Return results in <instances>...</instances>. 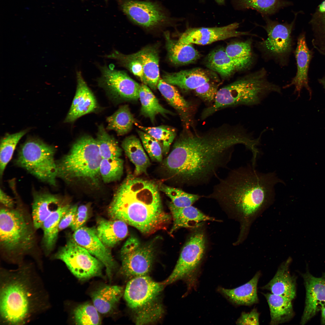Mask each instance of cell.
<instances>
[{"label": "cell", "instance_id": "obj_1", "mask_svg": "<svg viewBox=\"0 0 325 325\" xmlns=\"http://www.w3.org/2000/svg\"><path fill=\"white\" fill-rule=\"evenodd\" d=\"M252 142L251 135L240 125L225 124L204 132L184 128L163 166L178 184L204 185L228 166L235 146L247 148Z\"/></svg>", "mask_w": 325, "mask_h": 325}, {"label": "cell", "instance_id": "obj_2", "mask_svg": "<svg viewBox=\"0 0 325 325\" xmlns=\"http://www.w3.org/2000/svg\"><path fill=\"white\" fill-rule=\"evenodd\" d=\"M254 166L231 169L203 196L215 200L230 217L240 222V240H244L253 220L273 199L275 186L281 182L275 173H260Z\"/></svg>", "mask_w": 325, "mask_h": 325}, {"label": "cell", "instance_id": "obj_3", "mask_svg": "<svg viewBox=\"0 0 325 325\" xmlns=\"http://www.w3.org/2000/svg\"><path fill=\"white\" fill-rule=\"evenodd\" d=\"M17 266L0 268V325L28 324L51 307L38 268L24 262Z\"/></svg>", "mask_w": 325, "mask_h": 325}, {"label": "cell", "instance_id": "obj_4", "mask_svg": "<svg viewBox=\"0 0 325 325\" xmlns=\"http://www.w3.org/2000/svg\"><path fill=\"white\" fill-rule=\"evenodd\" d=\"M159 190L154 181L129 174L114 194L108 215L145 234L165 229L170 217L163 209Z\"/></svg>", "mask_w": 325, "mask_h": 325}, {"label": "cell", "instance_id": "obj_5", "mask_svg": "<svg viewBox=\"0 0 325 325\" xmlns=\"http://www.w3.org/2000/svg\"><path fill=\"white\" fill-rule=\"evenodd\" d=\"M29 217L19 207L1 208L0 248L2 258L9 263L18 265L27 255L35 259L32 250L36 244V229Z\"/></svg>", "mask_w": 325, "mask_h": 325}, {"label": "cell", "instance_id": "obj_6", "mask_svg": "<svg viewBox=\"0 0 325 325\" xmlns=\"http://www.w3.org/2000/svg\"><path fill=\"white\" fill-rule=\"evenodd\" d=\"M272 92L280 93L281 89L268 81L265 70L262 68L218 90L214 103L204 109L201 118L205 119L228 107L258 104Z\"/></svg>", "mask_w": 325, "mask_h": 325}, {"label": "cell", "instance_id": "obj_7", "mask_svg": "<svg viewBox=\"0 0 325 325\" xmlns=\"http://www.w3.org/2000/svg\"><path fill=\"white\" fill-rule=\"evenodd\" d=\"M102 159L96 139L84 136L56 162L57 177L68 182H83L97 187L101 179L99 167Z\"/></svg>", "mask_w": 325, "mask_h": 325}, {"label": "cell", "instance_id": "obj_8", "mask_svg": "<svg viewBox=\"0 0 325 325\" xmlns=\"http://www.w3.org/2000/svg\"><path fill=\"white\" fill-rule=\"evenodd\" d=\"M164 285L147 275L133 278L128 282L124 298L134 313L137 324L154 323L161 317L164 309L159 297Z\"/></svg>", "mask_w": 325, "mask_h": 325}, {"label": "cell", "instance_id": "obj_9", "mask_svg": "<svg viewBox=\"0 0 325 325\" xmlns=\"http://www.w3.org/2000/svg\"><path fill=\"white\" fill-rule=\"evenodd\" d=\"M55 149L40 139H29L20 147L16 163L40 180L55 186L57 177Z\"/></svg>", "mask_w": 325, "mask_h": 325}, {"label": "cell", "instance_id": "obj_10", "mask_svg": "<svg viewBox=\"0 0 325 325\" xmlns=\"http://www.w3.org/2000/svg\"><path fill=\"white\" fill-rule=\"evenodd\" d=\"M64 262L72 274L85 280L101 275L103 263L73 238L51 257Z\"/></svg>", "mask_w": 325, "mask_h": 325}, {"label": "cell", "instance_id": "obj_11", "mask_svg": "<svg viewBox=\"0 0 325 325\" xmlns=\"http://www.w3.org/2000/svg\"><path fill=\"white\" fill-rule=\"evenodd\" d=\"M198 226L190 234L186 241L172 273L163 282L164 285L187 278L197 270L204 255L206 246L204 232Z\"/></svg>", "mask_w": 325, "mask_h": 325}, {"label": "cell", "instance_id": "obj_12", "mask_svg": "<svg viewBox=\"0 0 325 325\" xmlns=\"http://www.w3.org/2000/svg\"><path fill=\"white\" fill-rule=\"evenodd\" d=\"M121 272L127 277L146 275L151 270L154 258V247L152 244L141 245L134 237L129 238L121 251Z\"/></svg>", "mask_w": 325, "mask_h": 325}, {"label": "cell", "instance_id": "obj_13", "mask_svg": "<svg viewBox=\"0 0 325 325\" xmlns=\"http://www.w3.org/2000/svg\"><path fill=\"white\" fill-rule=\"evenodd\" d=\"M266 23L260 26L266 31L267 38L259 43L261 49L269 56L283 63L292 48V32L295 18L290 23H280L268 16H263Z\"/></svg>", "mask_w": 325, "mask_h": 325}, {"label": "cell", "instance_id": "obj_14", "mask_svg": "<svg viewBox=\"0 0 325 325\" xmlns=\"http://www.w3.org/2000/svg\"><path fill=\"white\" fill-rule=\"evenodd\" d=\"M121 10L135 23L146 28L164 25L174 19L159 3L149 1L119 0Z\"/></svg>", "mask_w": 325, "mask_h": 325}, {"label": "cell", "instance_id": "obj_15", "mask_svg": "<svg viewBox=\"0 0 325 325\" xmlns=\"http://www.w3.org/2000/svg\"><path fill=\"white\" fill-rule=\"evenodd\" d=\"M99 85L113 99L120 101H136L139 99L141 85L125 72L104 65L100 67Z\"/></svg>", "mask_w": 325, "mask_h": 325}, {"label": "cell", "instance_id": "obj_16", "mask_svg": "<svg viewBox=\"0 0 325 325\" xmlns=\"http://www.w3.org/2000/svg\"><path fill=\"white\" fill-rule=\"evenodd\" d=\"M239 27V24L235 22L220 27L190 28L181 34L178 41L182 44L205 45L232 37L256 36L249 32L238 31Z\"/></svg>", "mask_w": 325, "mask_h": 325}, {"label": "cell", "instance_id": "obj_17", "mask_svg": "<svg viewBox=\"0 0 325 325\" xmlns=\"http://www.w3.org/2000/svg\"><path fill=\"white\" fill-rule=\"evenodd\" d=\"M73 240L100 261L105 266L108 277L111 279L116 265L110 251L98 237L96 229L82 226L74 231Z\"/></svg>", "mask_w": 325, "mask_h": 325}, {"label": "cell", "instance_id": "obj_18", "mask_svg": "<svg viewBox=\"0 0 325 325\" xmlns=\"http://www.w3.org/2000/svg\"><path fill=\"white\" fill-rule=\"evenodd\" d=\"M302 276L306 290L305 307L300 322L303 325L321 310L325 302V273L319 277L308 272Z\"/></svg>", "mask_w": 325, "mask_h": 325}, {"label": "cell", "instance_id": "obj_19", "mask_svg": "<svg viewBox=\"0 0 325 325\" xmlns=\"http://www.w3.org/2000/svg\"><path fill=\"white\" fill-rule=\"evenodd\" d=\"M76 94L65 122H73L81 116L94 112L97 108L96 98L80 71L76 72Z\"/></svg>", "mask_w": 325, "mask_h": 325}, {"label": "cell", "instance_id": "obj_20", "mask_svg": "<svg viewBox=\"0 0 325 325\" xmlns=\"http://www.w3.org/2000/svg\"><path fill=\"white\" fill-rule=\"evenodd\" d=\"M295 55L297 67L296 74L290 82L284 88L294 85V92H298L299 95L302 88L305 87L311 94V91L308 85V74L313 53L308 47L304 33L300 34L298 39Z\"/></svg>", "mask_w": 325, "mask_h": 325}, {"label": "cell", "instance_id": "obj_21", "mask_svg": "<svg viewBox=\"0 0 325 325\" xmlns=\"http://www.w3.org/2000/svg\"><path fill=\"white\" fill-rule=\"evenodd\" d=\"M291 261L289 258L282 262L272 279L261 288L293 300L296 296V277L290 272Z\"/></svg>", "mask_w": 325, "mask_h": 325}, {"label": "cell", "instance_id": "obj_22", "mask_svg": "<svg viewBox=\"0 0 325 325\" xmlns=\"http://www.w3.org/2000/svg\"><path fill=\"white\" fill-rule=\"evenodd\" d=\"M157 88L168 103L178 113L184 128L193 127V108L191 104L181 96L173 85L160 78Z\"/></svg>", "mask_w": 325, "mask_h": 325}, {"label": "cell", "instance_id": "obj_23", "mask_svg": "<svg viewBox=\"0 0 325 325\" xmlns=\"http://www.w3.org/2000/svg\"><path fill=\"white\" fill-rule=\"evenodd\" d=\"M32 218L36 230L41 228L44 221L63 203L57 195L45 191L33 193Z\"/></svg>", "mask_w": 325, "mask_h": 325}, {"label": "cell", "instance_id": "obj_24", "mask_svg": "<svg viewBox=\"0 0 325 325\" xmlns=\"http://www.w3.org/2000/svg\"><path fill=\"white\" fill-rule=\"evenodd\" d=\"M169 207L173 220L171 233L181 228L197 227L202 222L216 221L214 218L207 215L192 206L179 208L171 203Z\"/></svg>", "mask_w": 325, "mask_h": 325}, {"label": "cell", "instance_id": "obj_25", "mask_svg": "<svg viewBox=\"0 0 325 325\" xmlns=\"http://www.w3.org/2000/svg\"><path fill=\"white\" fill-rule=\"evenodd\" d=\"M162 79L168 83L187 91L194 90L210 80L207 74L198 68L166 73L163 75Z\"/></svg>", "mask_w": 325, "mask_h": 325}, {"label": "cell", "instance_id": "obj_26", "mask_svg": "<svg viewBox=\"0 0 325 325\" xmlns=\"http://www.w3.org/2000/svg\"><path fill=\"white\" fill-rule=\"evenodd\" d=\"M98 236L108 248L114 246L124 239L128 234L127 224L118 219H99L96 229Z\"/></svg>", "mask_w": 325, "mask_h": 325}, {"label": "cell", "instance_id": "obj_27", "mask_svg": "<svg viewBox=\"0 0 325 325\" xmlns=\"http://www.w3.org/2000/svg\"><path fill=\"white\" fill-rule=\"evenodd\" d=\"M261 275L257 272L248 282L233 289L221 288L220 291L232 303L236 305L250 306L258 302L257 287Z\"/></svg>", "mask_w": 325, "mask_h": 325}, {"label": "cell", "instance_id": "obj_28", "mask_svg": "<svg viewBox=\"0 0 325 325\" xmlns=\"http://www.w3.org/2000/svg\"><path fill=\"white\" fill-rule=\"evenodd\" d=\"M70 205L63 203L44 221L41 229L43 231L42 244L46 256L53 251L57 241L59 225L63 215Z\"/></svg>", "mask_w": 325, "mask_h": 325}, {"label": "cell", "instance_id": "obj_29", "mask_svg": "<svg viewBox=\"0 0 325 325\" xmlns=\"http://www.w3.org/2000/svg\"><path fill=\"white\" fill-rule=\"evenodd\" d=\"M133 54L142 65L144 84L153 89H156L160 78L159 56L157 50L154 48L148 47Z\"/></svg>", "mask_w": 325, "mask_h": 325}, {"label": "cell", "instance_id": "obj_30", "mask_svg": "<svg viewBox=\"0 0 325 325\" xmlns=\"http://www.w3.org/2000/svg\"><path fill=\"white\" fill-rule=\"evenodd\" d=\"M121 146L126 156L135 166L134 175L137 176L146 173L150 163L139 139L135 136H129L123 140Z\"/></svg>", "mask_w": 325, "mask_h": 325}, {"label": "cell", "instance_id": "obj_31", "mask_svg": "<svg viewBox=\"0 0 325 325\" xmlns=\"http://www.w3.org/2000/svg\"><path fill=\"white\" fill-rule=\"evenodd\" d=\"M262 294L269 307L270 325H278L287 322L293 317L294 312L292 300L272 293Z\"/></svg>", "mask_w": 325, "mask_h": 325}, {"label": "cell", "instance_id": "obj_32", "mask_svg": "<svg viewBox=\"0 0 325 325\" xmlns=\"http://www.w3.org/2000/svg\"><path fill=\"white\" fill-rule=\"evenodd\" d=\"M123 293V289L120 286H105L94 292L91 296L98 312L105 314L113 310Z\"/></svg>", "mask_w": 325, "mask_h": 325}, {"label": "cell", "instance_id": "obj_33", "mask_svg": "<svg viewBox=\"0 0 325 325\" xmlns=\"http://www.w3.org/2000/svg\"><path fill=\"white\" fill-rule=\"evenodd\" d=\"M169 60L173 63L183 65L193 63L200 57L199 52L192 44H184L171 38L168 32L165 33Z\"/></svg>", "mask_w": 325, "mask_h": 325}, {"label": "cell", "instance_id": "obj_34", "mask_svg": "<svg viewBox=\"0 0 325 325\" xmlns=\"http://www.w3.org/2000/svg\"><path fill=\"white\" fill-rule=\"evenodd\" d=\"M139 96L141 104V113L142 115L148 118L153 123L154 122L156 116L160 114L163 116L172 113L163 107L147 85L142 84L140 85Z\"/></svg>", "mask_w": 325, "mask_h": 325}, {"label": "cell", "instance_id": "obj_35", "mask_svg": "<svg viewBox=\"0 0 325 325\" xmlns=\"http://www.w3.org/2000/svg\"><path fill=\"white\" fill-rule=\"evenodd\" d=\"M235 8L239 10H254L263 16L274 14L280 10L291 5L286 0H234Z\"/></svg>", "mask_w": 325, "mask_h": 325}, {"label": "cell", "instance_id": "obj_36", "mask_svg": "<svg viewBox=\"0 0 325 325\" xmlns=\"http://www.w3.org/2000/svg\"><path fill=\"white\" fill-rule=\"evenodd\" d=\"M206 64L208 68L217 72L224 78L230 77L235 71L238 70L225 49L223 48L211 51L206 57Z\"/></svg>", "mask_w": 325, "mask_h": 325}, {"label": "cell", "instance_id": "obj_37", "mask_svg": "<svg viewBox=\"0 0 325 325\" xmlns=\"http://www.w3.org/2000/svg\"><path fill=\"white\" fill-rule=\"evenodd\" d=\"M251 39L245 41L235 42L229 44L225 49L230 57L236 66L238 71L247 68L253 61Z\"/></svg>", "mask_w": 325, "mask_h": 325}, {"label": "cell", "instance_id": "obj_38", "mask_svg": "<svg viewBox=\"0 0 325 325\" xmlns=\"http://www.w3.org/2000/svg\"><path fill=\"white\" fill-rule=\"evenodd\" d=\"M107 129L116 132L118 135H124L130 131L136 120L127 105L120 106L107 119Z\"/></svg>", "mask_w": 325, "mask_h": 325}, {"label": "cell", "instance_id": "obj_39", "mask_svg": "<svg viewBox=\"0 0 325 325\" xmlns=\"http://www.w3.org/2000/svg\"><path fill=\"white\" fill-rule=\"evenodd\" d=\"M98 130L96 140L102 159L120 157L122 149L115 138L108 133L102 124Z\"/></svg>", "mask_w": 325, "mask_h": 325}, {"label": "cell", "instance_id": "obj_40", "mask_svg": "<svg viewBox=\"0 0 325 325\" xmlns=\"http://www.w3.org/2000/svg\"><path fill=\"white\" fill-rule=\"evenodd\" d=\"M135 125L157 140L162 147L163 154L165 155L168 154L176 136V130L174 128L166 125L146 127L140 125L137 122Z\"/></svg>", "mask_w": 325, "mask_h": 325}, {"label": "cell", "instance_id": "obj_41", "mask_svg": "<svg viewBox=\"0 0 325 325\" xmlns=\"http://www.w3.org/2000/svg\"><path fill=\"white\" fill-rule=\"evenodd\" d=\"M27 130L12 134H7L1 139L0 151V174L1 177L11 159L16 146Z\"/></svg>", "mask_w": 325, "mask_h": 325}, {"label": "cell", "instance_id": "obj_42", "mask_svg": "<svg viewBox=\"0 0 325 325\" xmlns=\"http://www.w3.org/2000/svg\"><path fill=\"white\" fill-rule=\"evenodd\" d=\"M123 161L120 157L102 159L99 171L101 180L105 183L118 181L123 173Z\"/></svg>", "mask_w": 325, "mask_h": 325}, {"label": "cell", "instance_id": "obj_43", "mask_svg": "<svg viewBox=\"0 0 325 325\" xmlns=\"http://www.w3.org/2000/svg\"><path fill=\"white\" fill-rule=\"evenodd\" d=\"M159 190L164 193L171 200L175 206L182 208L192 206L203 196L188 193L182 189L164 184L159 186Z\"/></svg>", "mask_w": 325, "mask_h": 325}, {"label": "cell", "instance_id": "obj_44", "mask_svg": "<svg viewBox=\"0 0 325 325\" xmlns=\"http://www.w3.org/2000/svg\"><path fill=\"white\" fill-rule=\"evenodd\" d=\"M98 312L94 305L85 303L79 305L73 310L75 322L77 325H99Z\"/></svg>", "mask_w": 325, "mask_h": 325}, {"label": "cell", "instance_id": "obj_45", "mask_svg": "<svg viewBox=\"0 0 325 325\" xmlns=\"http://www.w3.org/2000/svg\"><path fill=\"white\" fill-rule=\"evenodd\" d=\"M138 134L145 150L153 161L160 162L162 161L163 154L160 143L149 135L141 130H138Z\"/></svg>", "mask_w": 325, "mask_h": 325}, {"label": "cell", "instance_id": "obj_46", "mask_svg": "<svg viewBox=\"0 0 325 325\" xmlns=\"http://www.w3.org/2000/svg\"><path fill=\"white\" fill-rule=\"evenodd\" d=\"M318 14L312 21L314 34L312 43L316 48L325 55V12H319Z\"/></svg>", "mask_w": 325, "mask_h": 325}, {"label": "cell", "instance_id": "obj_47", "mask_svg": "<svg viewBox=\"0 0 325 325\" xmlns=\"http://www.w3.org/2000/svg\"><path fill=\"white\" fill-rule=\"evenodd\" d=\"M194 91L196 94L203 101L211 102L214 101L218 90L216 85L208 82Z\"/></svg>", "mask_w": 325, "mask_h": 325}, {"label": "cell", "instance_id": "obj_48", "mask_svg": "<svg viewBox=\"0 0 325 325\" xmlns=\"http://www.w3.org/2000/svg\"><path fill=\"white\" fill-rule=\"evenodd\" d=\"M88 216V209L85 205L78 207L75 218L70 227L74 231L82 227L86 221Z\"/></svg>", "mask_w": 325, "mask_h": 325}, {"label": "cell", "instance_id": "obj_49", "mask_svg": "<svg viewBox=\"0 0 325 325\" xmlns=\"http://www.w3.org/2000/svg\"><path fill=\"white\" fill-rule=\"evenodd\" d=\"M259 314L255 308L249 312H243L236 322L237 324L259 325Z\"/></svg>", "mask_w": 325, "mask_h": 325}, {"label": "cell", "instance_id": "obj_50", "mask_svg": "<svg viewBox=\"0 0 325 325\" xmlns=\"http://www.w3.org/2000/svg\"><path fill=\"white\" fill-rule=\"evenodd\" d=\"M77 208L76 205L70 206L67 211L60 221L59 225V231L70 227L74 219Z\"/></svg>", "mask_w": 325, "mask_h": 325}, {"label": "cell", "instance_id": "obj_51", "mask_svg": "<svg viewBox=\"0 0 325 325\" xmlns=\"http://www.w3.org/2000/svg\"><path fill=\"white\" fill-rule=\"evenodd\" d=\"M0 201L2 206L8 208L14 207L15 202L11 197L7 195L1 189L0 190Z\"/></svg>", "mask_w": 325, "mask_h": 325}, {"label": "cell", "instance_id": "obj_52", "mask_svg": "<svg viewBox=\"0 0 325 325\" xmlns=\"http://www.w3.org/2000/svg\"><path fill=\"white\" fill-rule=\"evenodd\" d=\"M321 310V323L325 324V302L322 305Z\"/></svg>", "mask_w": 325, "mask_h": 325}, {"label": "cell", "instance_id": "obj_53", "mask_svg": "<svg viewBox=\"0 0 325 325\" xmlns=\"http://www.w3.org/2000/svg\"><path fill=\"white\" fill-rule=\"evenodd\" d=\"M318 12L323 13L325 12V0L323 1L319 6Z\"/></svg>", "mask_w": 325, "mask_h": 325}, {"label": "cell", "instance_id": "obj_54", "mask_svg": "<svg viewBox=\"0 0 325 325\" xmlns=\"http://www.w3.org/2000/svg\"><path fill=\"white\" fill-rule=\"evenodd\" d=\"M319 82L323 85L325 89V76L322 78L319 79Z\"/></svg>", "mask_w": 325, "mask_h": 325}, {"label": "cell", "instance_id": "obj_55", "mask_svg": "<svg viewBox=\"0 0 325 325\" xmlns=\"http://www.w3.org/2000/svg\"><path fill=\"white\" fill-rule=\"evenodd\" d=\"M218 4L220 5H224L225 0H214Z\"/></svg>", "mask_w": 325, "mask_h": 325}]
</instances>
